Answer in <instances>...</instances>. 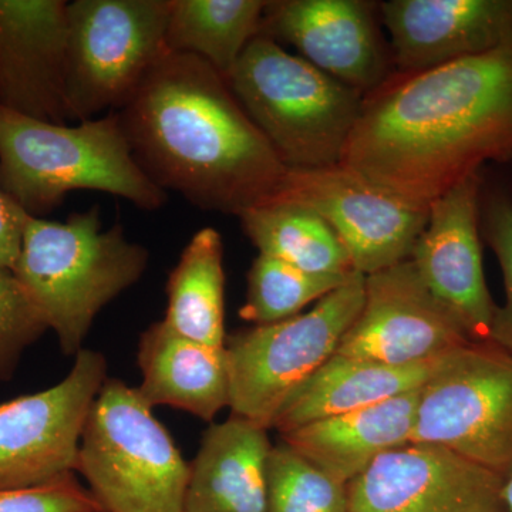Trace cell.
<instances>
[{
	"mask_svg": "<svg viewBox=\"0 0 512 512\" xmlns=\"http://www.w3.org/2000/svg\"><path fill=\"white\" fill-rule=\"evenodd\" d=\"M67 5L64 0H0V106L67 124Z\"/></svg>",
	"mask_w": 512,
	"mask_h": 512,
	"instance_id": "obj_16",
	"label": "cell"
},
{
	"mask_svg": "<svg viewBox=\"0 0 512 512\" xmlns=\"http://www.w3.org/2000/svg\"><path fill=\"white\" fill-rule=\"evenodd\" d=\"M379 18V3L367 0H274L266 3L261 35L292 45L313 66L366 96L393 76Z\"/></svg>",
	"mask_w": 512,
	"mask_h": 512,
	"instance_id": "obj_15",
	"label": "cell"
},
{
	"mask_svg": "<svg viewBox=\"0 0 512 512\" xmlns=\"http://www.w3.org/2000/svg\"><path fill=\"white\" fill-rule=\"evenodd\" d=\"M170 0H74L67 5L66 107L70 120L119 111L165 47Z\"/></svg>",
	"mask_w": 512,
	"mask_h": 512,
	"instance_id": "obj_9",
	"label": "cell"
},
{
	"mask_svg": "<svg viewBox=\"0 0 512 512\" xmlns=\"http://www.w3.org/2000/svg\"><path fill=\"white\" fill-rule=\"evenodd\" d=\"M107 379L104 356L82 349L62 382L0 403V490L39 487L77 473L84 426Z\"/></svg>",
	"mask_w": 512,
	"mask_h": 512,
	"instance_id": "obj_10",
	"label": "cell"
},
{
	"mask_svg": "<svg viewBox=\"0 0 512 512\" xmlns=\"http://www.w3.org/2000/svg\"><path fill=\"white\" fill-rule=\"evenodd\" d=\"M505 512H512V473L505 478L503 491Z\"/></svg>",
	"mask_w": 512,
	"mask_h": 512,
	"instance_id": "obj_31",
	"label": "cell"
},
{
	"mask_svg": "<svg viewBox=\"0 0 512 512\" xmlns=\"http://www.w3.org/2000/svg\"><path fill=\"white\" fill-rule=\"evenodd\" d=\"M143 382L137 387L148 406H167L212 421L229 407L224 348L184 338L161 322L153 323L138 343Z\"/></svg>",
	"mask_w": 512,
	"mask_h": 512,
	"instance_id": "obj_20",
	"label": "cell"
},
{
	"mask_svg": "<svg viewBox=\"0 0 512 512\" xmlns=\"http://www.w3.org/2000/svg\"><path fill=\"white\" fill-rule=\"evenodd\" d=\"M0 268H2V266H0ZM10 271H12V269H10Z\"/></svg>",
	"mask_w": 512,
	"mask_h": 512,
	"instance_id": "obj_32",
	"label": "cell"
},
{
	"mask_svg": "<svg viewBox=\"0 0 512 512\" xmlns=\"http://www.w3.org/2000/svg\"><path fill=\"white\" fill-rule=\"evenodd\" d=\"M350 275L311 274L271 256L258 255L248 272L241 319L258 325L281 322L346 284Z\"/></svg>",
	"mask_w": 512,
	"mask_h": 512,
	"instance_id": "obj_25",
	"label": "cell"
},
{
	"mask_svg": "<svg viewBox=\"0 0 512 512\" xmlns=\"http://www.w3.org/2000/svg\"><path fill=\"white\" fill-rule=\"evenodd\" d=\"M379 10L403 76L512 46V0H389Z\"/></svg>",
	"mask_w": 512,
	"mask_h": 512,
	"instance_id": "obj_17",
	"label": "cell"
},
{
	"mask_svg": "<svg viewBox=\"0 0 512 512\" xmlns=\"http://www.w3.org/2000/svg\"><path fill=\"white\" fill-rule=\"evenodd\" d=\"M266 512H349L348 485L329 477L284 441L266 463Z\"/></svg>",
	"mask_w": 512,
	"mask_h": 512,
	"instance_id": "obj_26",
	"label": "cell"
},
{
	"mask_svg": "<svg viewBox=\"0 0 512 512\" xmlns=\"http://www.w3.org/2000/svg\"><path fill=\"white\" fill-rule=\"evenodd\" d=\"M504 484L448 448L410 441L348 485L349 512H505Z\"/></svg>",
	"mask_w": 512,
	"mask_h": 512,
	"instance_id": "obj_13",
	"label": "cell"
},
{
	"mask_svg": "<svg viewBox=\"0 0 512 512\" xmlns=\"http://www.w3.org/2000/svg\"><path fill=\"white\" fill-rule=\"evenodd\" d=\"M26 214L12 198L0 188V266L15 268L22 249L23 225Z\"/></svg>",
	"mask_w": 512,
	"mask_h": 512,
	"instance_id": "obj_30",
	"label": "cell"
},
{
	"mask_svg": "<svg viewBox=\"0 0 512 512\" xmlns=\"http://www.w3.org/2000/svg\"><path fill=\"white\" fill-rule=\"evenodd\" d=\"M365 293L366 276L356 272L309 312L227 336L232 416L271 429L293 390L335 355L362 311Z\"/></svg>",
	"mask_w": 512,
	"mask_h": 512,
	"instance_id": "obj_7",
	"label": "cell"
},
{
	"mask_svg": "<svg viewBox=\"0 0 512 512\" xmlns=\"http://www.w3.org/2000/svg\"><path fill=\"white\" fill-rule=\"evenodd\" d=\"M412 441L448 448L498 476H510V353L491 342H468L439 357L419 392Z\"/></svg>",
	"mask_w": 512,
	"mask_h": 512,
	"instance_id": "obj_8",
	"label": "cell"
},
{
	"mask_svg": "<svg viewBox=\"0 0 512 512\" xmlns=\"http://www.w3.org/2000/svg\"><path fill=\"white\" fill-rule=\"evenodd\" d=\"M265 0H170L165 47L200 57L228 79L261 35Z\"/></svg>",
	"mask_w": 512,
	"mask_h": 512,
	"instance_id": "obj_23",
	"label": "cell"
},
{
	"mask_svg": "<svg viewBox=\"0 0 512 512\" xmlns=\"http://www.w3.org/2000/svg\"><path fill=\"white\" fill-rule=\"evenodd\" d=\"M0 188L36 218L72 191L107 192L146 211L168 198L137 164L116 111L67 126L0 106Z\"/></svg>",
	"mask_w": 512,
	"mask_h": 512,
	"instance_id": "obj_3",
	"label": "cell"
},
{
	"mask_svg": "<svg viewBox=\"0 0 512 512\" xmlns=\"http://www.w3.org/2000/svg\"><path fill=\"white\" fill-rule=\"evenodd\" d=\"M480 229L503 272L505 302L497 305L490 342L512 356V198L504 192H481Z\"/></svg>",
	"mask_w": 512,
	"mask_h": 512,
	"instance_id": "obj_28",
	"label": "cell"
},
{
	"mask_svg": "<svg viewBox=\"0 0 512 512\" xmlns=\"http://www.w3.org/2000/svg\"><path fill=\"white\" fill-rule=\"evenodd\" d=\"M116 113L147 177L202 211L239 217L274 197L288 173L200 57L165 53Z\"/></svg>",
	"mask_w": 512,
	"mask_h": 512,
	"instance_id": "obj_2",
	"label": "cell"
},
{
	"mask_svg": "<svg viewBox=\"0 0 512 512\" xmlns=\"http://www.w3.org/2000/svg\"><path fill=\"white\" fill-rule=\"evenodd\" d=\"M434 362L390 366L333 355L293 390L272 420L271 429L289 433L313 421L355 412L420 390L429 379Z\"/></svg>",
	"mask_w": 512,
	"mask_h": 512,
	"instance_id": "obj_21",
	"label": "cell"
},
{
	"mask_svg": "<svg viewBox=\"0 0 512 512\" xmlns=\"http://www.w3.org/2000/svg\"><path fill=\"white\" fill-rule=\"evenodd\" d=\"M190 463L137 387L107 379L80 441L77 473L104 512H184Z\"/></svg>",
	"mask_w": 512,
	"mask_h": 512,
	"instance_id": "obj_6",
	"label": "cell"
},
{
	"mask_svg": "<svg viewBox=\"0 0 512 512\" xmlns=\"http://www.w3.org/2000/svg\"><path fill=\"white\" fill-rule=\"evenodd\" d=\"M259 254L323 275L353 274L352 259L336 232L311 208L269 200L239 215Z\"/></svg>",
	"mask_w": 512,
	"mask_h": 512,
	"instance_id": "obj_24",
	"label": "cell"
},
{
	"mask_svg": "<svg viewBox=\"0 0 512 512\" xmlns=\"http://www.w3.org/2000/svg\"><path fill=\"white\" fill-rule=\"evenodd\" d=\"M0 512H104L76 477L18 490H0Z\"/></svg>",
	"mask_w": 512,
	"mask_h": 512,
	"instance_id": "obj_29",
	"label": "cell"
},
{
	"mask_svg": "<svg viewBox=\"0 0 512 512\" xmlns=\"http://www.w3.org/2000/svg\"><path fill=\"white\" fill-rule=\"evenodd\" d=\"M420 390L281 434L299 456L349 485L377 457L413 439Z\"/></svg>",
	"mask_w": 512,
	"mask_h": 512,
	"instance_id": "obj_18",
	"label": "cell"
},
{
	"mask_svg": "<svg viewBox=\"0 0 512 512\" xmlns=\"http://www.w3.org/2000/svg\"><path fill=\"white\" fill-rule=\"evenodd\" d=\"M46 330L45 320L13 271L0 268V382L13 376L23 352Z\"/></svg>",
	"mask_w": 512,
	"mask_h": 512,
	"instance_id": "obj_27",
	"label": "cell"
},
{
	"mask_svg": "<svg viewBox=\"0 0 512 512\" xmlns=\"http://www.w3.org/2000/svg\"><path fill=\"white\" fill-rule=\"evenodd\" d=\"M512 158V46L393 76L366 94L340 165L430 207L488 163Z\"/></svg>",
	"mask_w": 512,
	"mask_h": 512,
	"instance_id": "obj_1",
	"label": "cell"
},
{
	"mask_svg": "<svg viewBox=\"0 0 512 512\" xmlns=\"http://www.w3.org/2000/svg\"><path fill=\"white\" fill-rule=\"evenodd\" d=\"M473 342L410 259L366 276L365 303L335 355L390 366L430 363Z\"/></svg>",
	"mask_w": 512,
	"mask_h": 512,
	"instance_id": "obj_12",
	"label": "cell"
},
{
	"mask_svg": "<svg viewBox=\"0 0 512 512\" xmlns=\"http://www.w3.org/2000/svg\"><path fill=\"white\" fill-rule=\"evenodd\" d=\"M148 259L121 225L103 229L92 207L64 222L28 215L13 274L64 355L76 356L101 309L140 281Z\"/></svg>",
	"mask_w": 512,
	"mask_h": 512,
	"instance_id": "obj_4",
	"label": "cell"
},
{
	"mask_svg": "<svg viewBox=\"0 0 512 512\" xmlns=\"http://www.w3.org/2000/svg\"><path fill=\"white\" fill-rule=\"evenodd\" d=\"M224 247L214 228L198 231L171 271L163 322L184 338L224 348Z\"/></svg>",
	"mask_w": 512,
	"mask_h": 512,
	"instance_id": "obj_22",
	"label": "cell"
},
{
	"mask_svg": "<svg viewBox=\"0 0 512 512\" xmlns=\"http://www.w3.org/2000/svg\"><path fill=\"white\" fill-rule=\"evenodd\" d=\"M269 200L295 202L315 211L345 245L355 271L365 276L410 259L430 210L382 190L340 164L288 170Z\"/></svg>",
	"mask_w": 512,
	"mask_h": 512,
	"instance_id": "obj_11",
	"label": "cell"
},
{
	"mask_svg": "<svg viewBox=\"0 0 512 512\" xmlns=\"http://www.w3.org/2000/svg\"><path fill=\"white\" fill-rule=\"evenodd\" d=\"M227 80L288 170L340 164L365 100L360 90L265 35L249 43Z\"/></svg>",
	"mask_w": 512,
	"mask_h": 512,
	"instance_id": "obj_5",
	"label": "cell"
},
{
	"mask_svg": "<svg viewBox=\"0 0 512 512\" xmlns=\"http://www.w3.org/2000/svg\"><path fill=\"white\" fill-rule=\"evenodd\" d=\"M483 185L481 173L471 175L431 202L429 220L410 255L423 284L473 342H490L497 311L481 251Z\"/></svg>",
	"mask_w": 512,
	"mask_h": 512,
	"instance_id": "obj_14",
	"label": "cell"
},
{
	"mask_svg": "<svg viewBox=\"0 0 512 512\" xmlns=\"http://www.w3.org/2000/svg\"><path fill=\"white\" fill-rule=\"evenodd\" d=\"M268 430L231 416L212 424L190 464L184 512H266Z\"/></svg>",
	"mask_w": 512,
	"mask_h": 512,
	"instance_id": "obj_19",
	"label": "cell"
}]
</instances>
